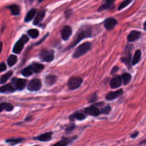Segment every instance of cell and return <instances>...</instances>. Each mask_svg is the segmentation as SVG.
I'll list each match as a JSON object with an SVG mask.
<instances>
[{"label":"cell","mask_w":146,"mask_h":146,"mask_svg":"<svg viewBox=\"0 0 146 146\" xmlns=\"http://www.w3.org/2000/svg\"><path fill=\"white\" fill-rule=\"evenodd\" d=\"M91 35H92V30H91V27H88V26H82L80 28V29L78 30V33L76 35V36L74 37V41L71 42V45L68 46V48L75 46L81 40H83L85 38H87V37H91Z\"/></svg>","instance_id":"cell-1"},{"label":"cell","mask_w":146,"mask_h":146,"mask_svg":"<svg viewBox=\"0 0 146 146\" xmlns=\"http://www.w3.org/2000/svg\"><path fill=\"white\" fill-rule=\"evenodd\" d=\"M91 48V44L89 42H86L81 44L78 48L76 49L75 52L74 53V58H79L85 54H86L88 51Z\"/></svg>","instance_id":"cell-2"},{"label":"cell","mask_w":146,"mask_h":146,"mask_svg":"<svg viewBox=\"0 0 146 146\" xmlns=\"http://www.w3.org/2000/svg\"><path fill=\"white\" fill-rule=\"evenodd\" d=\"M29 41V38L27 36L23 35L21 36V38L16 43V44L14 45V48H13V51H14L15 54H19L21 53V51H22L23 48L24 46V44Z\"/></svg>","instance_id":"cell-3"},{"label":"cell","mask_w":146,"mask_h":146,"mask_svg":"<svg viewBox=\"0 0 146 146\" xmlns=\"http://www.w3.org/2000/svg\"><path fill=\"white\" fill-rule=\"evenodd\" d=\"M82 84V78L80 77H72L68 82V87L71 90H75L79 88Z\"/></svg>","instance_id":"cell-4"},{"label":"cell","mask_w":146,"mask_h":146,"mask_svg":"<svg viewBox=\"0 0 146 146\" xmlns=\"http://www.w3.org/2000/svg\"><path fill=\"white\" fill-rule=\"evenodd\" d=\"M54 58V54L53 51H48V50H43L40 54V58L42 61L46 62H50L52 61Z\"/></svg>","instance_id":"cell-5"},{"label":"cell","mask_w":146,"mask_h":146,"mask_svg":"<svg viewBox=\"0 0 146 146\" xmlns=\"http://www.w3.org/2000/svg\"><path fill=\"white\" fill-rule=\"evenodd\" d=\"M41 86H42V84H41V80L35 78V79H33L32 81H30L29 84L27 86V88L31 91H36L40 90V88H41Z\"/></svg>","instance_id":"cell-6"},{"label":"cell","mask_w":146,"mask_h":146,"mask_svg":"<svg viewBox=\"0 0 146 146\" xmlns=\"http://www.w3.org/2000/svg\"><path fill=\"white\" fill-rule=\"evenodd\" d=\"M12 84H14V87L17 89L23 90L27 86V80L14 78L12 79Z\"/></svg>","instance_id":"cell-7"},{"label":"cell","mask_w":146,"mask_h":146,"mask_svg":"<svg viewBox=\"0 0 146 146\" xmlns=\"http://www.w3.org/2000/svg\"><path fill=\"white\" fill-rule=\"evenodd\" d=\"M118 24V21L114 18H108L104 21V27L107 30H112L115 26Z\"/></svg>","instance_id":"cell-8"},{"label":"cell","mask_w":146,"mask_h":146,"mask_svg":"<svg viewBox=\"0 0 146 146\" xmlns=\"http://www.w3.org/2000/svg\"><path fill=\"white\" fill-rule=\"evenodd\" d=\"M71 34H72V29H71V28L69 26H65L61 31V37L65 41L68 39V38L71 35Z\"/></svg>","instance_id":"cell-9"},{"label":"cell","mask_w":146,"mask_h":146,"mask_svg":"<svg viewBox=\"0 0 146 146\" xmlns=\"http://www.w3.org/2000/svg\"><path fill=\"white\" fill-rule=\"evenodd\" d=\"M85 113L89 115L92 116H98L100 114V110L95 106L88 107L85 109Z\"/></svg>","instance_id":"cell-10"},{"label":"cell","mask_w":146,"mask_h":146,"mask_svg":"<svg viewBox=\"0 0 146 146\" xmlns=\"http://www.w3.org/2000/svg\"><path fill=\"white\" fill-rule=\"evenodd\" d=\"M123 94V90L120 89L118 90V91H111V92H109L107 94L106 96V98L108 101H113V100L115 99L118 97H119L120 96L122 95Z\"/></svg>","instance_id":"cell-11"},{"label":"cell","mask_w":146,"mask_h":146,"mask_svg":"<svg viewBox=\"0 0 146 146\" xmlns=\"http://www.w3.org/2000/svg\"><path fill=\"white\" fill-rule=\"evenodd\" d=\"M113 3L114 0H104L103 4L98 8V11H104V10H106L111 8L112 6L113 5Z\"/></svg>","instance_id":"cell-12"},{"label":"cell","mask_w":146,"mask_h":146,"mask_svg":"<svg viewBox=\"0 0 146 146\" xmlns=\"http://www.w3.org/2000/svg\"><path fill=\"white\" fill-rule=\"evenodd\" d=\"M110 85L112 88H118L120 87L122 84V80H121V76H115L113 78H112L110 83Z\"/></svg>","instance_id":"cell-13"},{"label":"cell","mask_w":146,"mask_h":146,"mask_svg":"<svg viewBox=\"0 0 146 146\" xmlns=\"http://www.w3.org/2000/svg\"><path fill=\"white\" fill-rule=\"evenodd\" d=\"M141 34L140 31H132L130 33L129 35L128 36V41L130 42H132V41H135L136 40H138V38L141 36Z\"/></svg>","instance_id":"cell-14"},{"label":"cell","mask_w":146,"mask_h":146,"mask_svg":"<svg viewBox=\"0 0 146 146\" xmlns=\"http://www.w3.org/2000/svg\"><path fill=\"white\" fill-rule=\"evenodd\" d=\"M16 90L15 87L13 86L11 84L4 85L0 88V93H12Z\"/></svg>","instance_id":"cell-15"},{"label":"cell","mask_w":146,"mask_h":146,"mask_svg":"<svg viewBox=\"0 0 146 146\" xmlns=\"http://www.w3.org/2000/svg\"><path fill=\"white\" fill-rule=\"evenodd\" d=\"M45 13L46 11L44 9H41L38 11L35 19H34V24H35V25H37V24H38L41 21H42L43 18H44V16H45Z\"/></svg>","instance_id":"cell-16"},{"label":"cell","mask_w":146,"mask_h":146,"mask_svg":"<svg viewBox=\"0 0 146 146\" xmlns=\"http://www.w3.org/2000/svg\"><path fill=\"white\" fill-rule=\"evenodd\" d=\"M51 135H52V133L51 132L46 133L42 134V135L35 138V139L38 140L39 141H42V142H46V141H50L51 139Z\"/></svg>","instance_id":"cell-17"},{"label":"cell","mask_w":146,"mask_h":146,"mask_svg":"<svg viewBox=\"0 0 146 146\" xmlns=\"http://www.w3.org/2000/svg\"><path fill=\"white\" fill-rule=\"evenodd\" d=\"M13 109H14V106L11 104H9V103L0 104V112H2L3 111H11Z\"/></svg>","instance_id":"cell-18"},{"label":"cell","mask_w":146,"mask_h":146,"mask_svg":"<svg viewBox=\"0 0 146 146\" xmlns=\"http://www.w3.org/2000/svg\"><path fill=\"white\" fill-rule=\"evenodd\" d=\"M36 13V11L35 9H32L30 10V11L27 13V15H26L24 21H25L26 22H29V21H31V20L35 17Z\"/></svg>","instance_id":"cell-19"},{"label":"cell","mask_w":146,"mask_h":146,"mask_svg":"<svg viewBox=\"0 0 146 146\" xmlns=\"http://www.w3.org/2000/svg\"><path fill=\"white\" fill-rule=\"evenodd\" d=\"M8 8L9 9L10 11L13 15H19L20 14V8L17 4L10 5L9 7H8Z\"/></svg>","instance_id":"cell-20"},{"label":"cell","mask_w":146,"mask_h":146,"mask_svg":"<svg viewBox=\"0 0 146 146\" xmlns=\"http://www.w3.org/2000/svg\"><path fill=\"white\" fill-rule=\"evenodd\" d=\"M86 118V115L84 114L81 113H76L70 116V120L74 121V120H78V121H82Z\"/></svg>","instance_id":"cell-21"},{"label":"cell","mask_w":146,"mask_h":146,"mask_svg":"<svg viewBox=\"0 0 146 146\" xmlns=\"http://www.w3.org/2000/svg\"><path fill=\"white\" fill-rule=\"evenodd\" d=\"M32 67V69L34 73H39L42 71L44 68V65L41 64H36V63H34L32 65H31Z\"/></svg>","instance_id":"cell-22"},{"label":"cell","mask_w":146,"mask_h":146,"mask_svg":"<svg viewBox=\"0 0 146 146\" xmlns=\"http://www.w3.org/2000/svg\"><path fill=\"white\" fill-rule=\"evenodd\" d=\"M141 51L140 50H137L135 53V55L133 56V59L132 61V64L133 65H135V64H138L139 62L140 59H141Z\"/></svg>","instance_id":"cell-23"},{"label":"cell","mask_w":146,"mask_h":146,"mask_svg":"<svg viewBox=\"0 0 146 146\" xmlns=\"http://www.w3.org/2000/svg\"><path fill=\"white\" fill-rule=\"evenodd\" d=\"M33 73H34V71H33L31 66L27 67V68H25L24 69H23L22 71H21V74H22L23 76H31Z\"/></svg>","instance_id":"cell-24"},{"label":"cell","mask_w":146,"mask_h":146,"mask_svg":"<svg viewBox=\"0 0 146 146\" xmlns=\"http://www.w3.org/2000/svg\"><path fill=\"white\" fill-rule=\"evenodd\" d=\"M56 81V77L55 76L49 75L47 76L46 78V84L47 85H53L54 84H55Z\"/></svg>","instance_id":"cell-25"},{"label":"cell","mask_w":146,"mask_h":146,"mask_svg":"<svg viewBox=\"0 0 146 146\" xmlns=\"http://www.w3.org/2000/svg\"><path fill=\"white\" fill-rule=\"evenodd\" d=\"M12 75H13L12 71H9V72L5 74L4 76H1V79H0V83H1V84H5V83L7 82L9 79V78Z\"/></svg>","instance_id":"cell-26"},{"label":"cell","mask_w":146,"mask_h":146,"mask_svg":"<svg viewBox=\"0 0 146 146\" xmlns=\"http://www.w3.org/2000/svg\"><path fill=\"white\" fill-rule=\"evenodd\" d=\"M121 80H122V82L123 83V84L127 85L131 81V76L129 74H123L121 76Z\"/></svg>","instance_id":"cell-27"},{"label":"cell","mask_w":146,"mask_h":146,"mask_svg":"<svg viewBox=\"0 0 146 146\" xmlns=\"http://www.w3.org/2000/svg\"><path fill=\"white\" fill-rule=\"evenodd\" d=\"M29 35L33 38H36V37H38V36L39 35V31L37 29H29L28 31H27Z\"/></svg>","instance_id":"cell-28"},{"label":"cell","mask_w":146,"mask_h":146,"mask_svg":"<svg viewBox=\"0 0 146 146\" xmlns=\"http://www.w3.org/2000/svg\"><path fill=\"white\" fill-rule=\"evenodd\" d=\"M17 57L15 55H11L8 58V60H7V63H8V65L9 66H13L17 63Z\"/></svg>","instance_id":"cell-29"},{"label":"cell","mask_w":146,"mask_h":146,"mask_svg":"<svg viewBox=\"0 0 146 146\" xmlns=\"http://www.w3.org/2000/svg\"><path fill=\"white\" fill-rule=\"evenodd\" d=\"M132 1L133 0H125V1H123V2H121V4L119 5V7H118V10H121L122 9L126 7L127 6L129 5Z\"/></svg>","instance_id":"cell-30"},{"label":"cell","mask_w":146,"mask_h":146,"mask_svg":"<svg viewBox=\"0 0 146 146\" xmlns=\"http://www.w3.org/2000/svg\"><path fill=\"white\" fill-rule=\"evenodd\" d=\"M131 54H128L127 55L126 57H124V58H122V61L123 63H125V64H126L127 66H128V67H129L130 66V62H131Z\"/></svg>","instance_id":"cell-31"},{"label":"cell","mask_w":146,"mask_h":146,"mask_svg":"<svg viewBox=\"0 0 146 146\" xmlns=\"http://www.w3.org/2000/svg\"><path fill=\"white\" fill-rule=\"evenodd\" d=\"M21 141H22L21 138H18V139H8L6 141V142L9 143H11V145H14V144L19 143L21 142Z\"/></svg>","instance_id":"cell-32"},{"label":"cell","mask_w":146,"mask_h":146,"mask_svg":"<svg viewBox=\"0 0 146 146\" xmlns=\"http://www.w3.org/2000/svg\"><path fill=\"white\" fill-rule=\"evenodd\" d=\"M69 141H68V139L63 140V141H59V142L55 143L54 144V145H66L69 143Z\"/></svg>","instance_id":"cell-33"},{"label":"cell","mask_w":146,"mask_h":146,"mask_svg":"<svg viewBox=\"0 0 146 146\" xmlns=\"http://www.w3.org/2000/svg\"><path fill=\"white\" fill-rule=\"evenodd\" d=\"M110 111H111V107L110 106H106L104 108H103L101 111H100V113H104V114H108L109 113Z\"/></svg>","instance_id":"cell-34"},{"label":"cell","mask_w":146,"mask_h":146,"mask_svg":"<svg viewBox=\"0 0 146 146\" xmlns=\"http://www.w3.org/2000/svg\"><path fill=\"white\" fill-rule=\"evenodd\" d=\"M7 69V66H6V64L4 63H1L0 64V73L2 72V71H5Z\"/></svg>","instance_id":"cell-35"},{"label":"cell","mask_w":146,"mask_h":146,"mask_svg":"<svg viewBox=\"0 0 146 146\" xmlns=\"http://www.w3.org/2000/svg\"><path fill=\"white\" fill-rule=\"evenodd\" d=\"M96 94H93V95L88 98V101H89V102H94V101H96Z\"/></svg>","instance_id":"cell-36"},{"label":"cell","mask_w":146,"mask_h":146,"mask_svg":"<svg viewBox=\"0 0 146 146\" xmlns=\"http://www.w3.org/2000/svg\"><path fill=\"white\" fill-rule=\"evenodd\" d=\"M117 70H118V68L117 66H115L113 68L112 71H111V74H114V73L117 71Z\"/></svg>","instance_id":"cell-37"},{"label":"cell","mask_w":146,"mask_h":146,"mask_svg":"<svg viewBox=\"0 0 146 146\" xmlns=\"http://www.w3.org/2000/svg\"><path fill=\"white\" fill-rule=\"evenodd\" d=\"M138 132L135 133V134L133 133L132 135H131V137H132V138H135V137H137V135H138Z\"/></svg>","instance_id":"cell-38"},{"label":"cell","mask_w":146,"mask_h":146,"mask_svg":"<svg viewBox=\"0 0 146 146\" xmlns=\"http://www.w3.org/2000/svg\"><path fill=\"white\" fill-rule=\"evenodd\" d=\"M1 49H2V43L0 42V53L1 52Z\"/></svg>","instance_id":"cell-39"},{"label":"cell","mask_w":146,"mask_h":146,"mask_svg":"<svg viewBox=\"0 0 146 146\" xmlns=\"http://www.w3.org/2000/svg\"><path fill=\"white\" fill-rule=\"evenodd\" d=\"M42 1H44V0H38V1H39V2H41Z\"/></svg>","instance_id":"cell-40"}]
</instances>
